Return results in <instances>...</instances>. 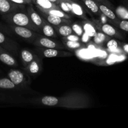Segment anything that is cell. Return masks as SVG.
Listing matches in <instances>:
<instances>
[{
  "label": "cell",
  "mask_w": 128,
  "mask_h": 128,
  "mask_svg": "<svg viewBox=\"0 0 128 128\" xmlns=\"http://www.w3.org/2000/svg\"><path fill=\"white\" fill-rule=\"evenodd\" d=\"M21 58L25 63L29 64L34 60V56L30 51L28 50H22L21 51Z\"/></svg>",
  "instance_id": "cell-20"
},
{
  "label": "cell",
  "mask_w": 128,
  "mask_h": 128,
  "mask_svg": "<svg viewBox=\"0 0 128 128\" xmlns=\"http://www.w3.org/2000/svg\"><path fill=\"white\" fill-rule=\"evenodd\" d=\"M38 44L41 45L42 47L47 48H56L59 47V45L57 44L56 42L52 41L50 39L47 38H41L40 40L38 41Z\"/></svg>",
  "instance_id": "cell-11"
},
{
  "label": "cell",
  "mask_w": 128,
  "mask_h": 128,
  "mask_svg": "<svg viewBox=\"0 0 128 128\" xmlns=\"http://www.w3.org/2000/svg\"><path fill=\"white\" fill-rule=\"evenodd\" d=\"M49 1H51V2H53V3H55V4L58 3V4L59 1H60V0H49Z\"/></svg>",
  "instance_id": "cell-35"
},
{
  "label": "cell",
  "mask_w": 128,
  "mask_h": 128,
  "mask_svg": "<svg viewBox=\"0 0 128 128\" xmlns=\"http://www.w3.org/2000/svg\"><path fill=\"white\" fill-rule=\"evenodd\" d=\"M32 2L36 4L38 8L45 9V10L52 8L60 9V6L56 5L55 3L51 2L49 0H32Z\"/></svg>",
  "instance_id": "cell-9"
},
{
  "label": "cell",
  "mask_w": 128,
  "mask_h": 128,
  "mask_svg": "<svg viewBox=\"0 0 128 128\" xmlns=\"http://www.w3.org/2000/svg\"><path fill=\"white\" fill-rule=\"evenodd\" d=\"M117 14L123 20H128V11L125 8L120 6L116 9Z\"/></svg>",
  "instance_id": "cell-24"
},
{
  "label": "cell",
  "mask_w": 128,
  "mask_h": 128,
  "mask_svg": "<svg viewBox=\"0 0 128 128\" xmlns=\"http://www.w3.org/2000/svg\"><path fill=\"white\" fill-rule=\"evenodd\" d=\"M28 12L30 20L32 21V23L34 24V26L36 27H42V25L44 24L43 21H42L41 16L38 14V12L34 10L32 6H30V8H28Z\"/></svg>",
  "instance_id": "cell-5"
},
{
  "label": "cell",
  "mask_w": 128,
  "mask_h": 128,
  "mask_svg": "<svg viewBox=\"0 0 128 128\" xmlns=\"http://www.w3.org/2000/svg\"><path fill=\"white\" fill-rule=\"evenodd\" d=\"M66 39L68 41H79L80 40V38L79 36H76V35H72V34L69 36H66Z\"/></svg>",
  "instance_id": "cell-31"
},
{
  "label": "cell",
  "mask_w": 128,
  "mask_h": 128,
  "mask_svg": "<svg viewBox=\"0 0 128 128\" xmlns=\"http://www.w3.org/2000/svg\"><path fill=\"white\" fill-rule=\"evenodd\" d=\"M9 79L15 85H19L22 83L24 81V75L22 72L18 70H11L8 73Z\"/></svg>",
  "instance_id": "cell-6"
},
{
  "label": "cell",
  "mask_w": 128,
  "mask_h": 128,
  "mask_svg": "<svg viewBox=\"0 0 128 128\" xmlns=\"http://www.w3.org/2000/svg\"><path fill=\"white\" fill-rule=\"evenodd\" d=\"M40 11L42 12L45 14H52L54 15V16H59V17L62 18L64 19H69L70 18V16L64 12L63 11L61 10L60 9L58 8H52V9H48V10H45V9L39 8Z\"/></svg>",
  "instance_id": "cell-10"
},
{
  "label": "cell",
  "mask_w": 128,
  "mask_h": 128,
  "mask_svg": "<svg viewBox=\"0 0 128 128\" xmlns=\"http://www.w3.org/2000/svg\"><path fill=\"white\" fill-rule=\"evenodd\" d=\"M7 20L11 21L13 24L19 26H23V27H29L31 29H35L36 26H34L32 21L30 20L29 15L23 13L21 12H16L12 14L7 15L5 17Z\"/></svg>",
  "instance_id": "cell-2"
},
{
  "label": "cell",
  "mask_w": 128,
  "mask_h": 128,
  "mask_svg": "<svg viewBox=\"0 0 128 128\" xmlns=\"http://www.w3.org/2000/svg\"><path fill=\"white\" fill-rule=\"evenodd\" d=\"M26 1H29V2H31V1H32V0H26Z\"/></svg>",
  "instance_id": "cell-36"
},
{
  "label": "cell",
  "mask_w": 128,
  "mask_h": 128,
  "mask_svg": "<svg viewBox=\"0 0 128 128\" xmlns=\"http://www.w3.org/2000/svg\"><path fill=\"white\" fill-rule=\"evenodd\" d=\"M8 40L5 35L0 31V46L4 47V49L10 48H11V44L8 43Z\"/></svg>",
  "instance_id": "cell-25"
},
{
  "label": "cell",
  "mask_w": 128,
  "mask_h": 128,
  "mask_svg": "<svg viewBox=\"0 0 128 128\" xmlns=\"http://www.w3.org/2000/svg\"><path fill=\"white\" fill-rule=\"evenodd\" d=\"M11 28L15 32V33L17 34L18 35H19L21 37L23 38H31L34 35L33 32H32L31 30L30 29H28V28L16 26V25L12 26Z\"/></svg>",
  "instance_id": "cell-4"
},
{
  "label": "cell",
  "mask_w": 128,
  "mask_h": 128,
  "mask_svg": "<svg viewBox=\"0 0 128 128\" xmlns=\"http://www.w3.org/2000/svg\"><path fill=\"white\" fill-rule=\"evenodd\" d=\"M45 17L47 20L48 22H50L51 24L54 26H59V25L62 24V23H69L70 21H68V19L62 18L59 17V16H54L52 14H45Z\"/></svg>",
  "instance_id": "cell-7"
},
{
  "label": "cell",
  "mask_w": 128,
  "mask_h": 128,
  "mask_svg": "<svg viewBox=\"0 0 128 128\" xmlns=\"http://www.w3.org/2000/svg\"><path fill=\"white\" fill-rule=\"evenodd\" d=\"M10 1L12 2H14V3L19 4H24L30 2L29 1H26V0H10Z\"/></svg>",
  "instance_id": "cell-32"
},
{
  "label": "cell",
  "mask_w": 128,
  "mask_h": 128,
  "mask_svg": "<svg viewBox=\"0 0 128 128\" xmlns=\"http://www.w3.org/2000/svg\"><path fill=\"white\" fill-rule=\"evenodd\" d=\"M71 28H72V31H73L76 34L78 35L79 36H81L83 34V28H82L80 25L78 24H72V27Z\"/></svg>",
  "instance_id": "cell-26"
},
{
  "label": "cell",
  "mask_w": 128,
  "mask_h": 128,
  "mask_svg": "<svg viewBox=\"0 0 128 128\" xmlns=\"http://www.w3.org/2000/svg\"><path fill=\"white\" fill-rule=\"evenodd\" d=\"M124 51L126 52H127L128 53V44H125L124 46Z\"/></svg>",
  "instance_id": "cell-34"
},
{
  "label": "cell",
  "mask_w": 128,
  "mask_h": 128,
  "mask_svg": "<svg viewBox=\"0 0 128 128\" xmlns=\"http://www.w3.org/2000/svg\"><path fill=\"white\" fill-rule=\"evenodd\" d=\"M106 36L104 32H98L94 36V41L97 44H101L105 41Z\"/></svg>",
  "instance_id": "cell-23"
},
{
  "label": "cell",
  "mask_w": 128,
  "mask_h": 128,
  "mask_svg": "<svg viewBox=\"0 0 128 128\" xmlns=\"http://www.w3.org/2000/svg\"><path fill=\"white\" fill-rule=\"evenodd\" d=\"M65 1L70 7L71 12L79 16L83 17L84 16V12L81 5L78 4L77 2H74L73 1H68V0H65Z\"/></svg>",
  "instance_id": "cell-8"
},
{
  "label": "cell",
  "mask_w": 128,
  "mask_h": 128,
  "mask_svg": "<svg viewBox=\"0 0 128 128\" xmlns=\"http://www.w3.org/2000/svg\"><path fill=\"white\" fill-rule=\"evenodd\" d=\"M120 26L121 29L126 31H128V21L123 20L120 24Z\"/></svg>",
  "instance_id": "cell-30"
},
{
  "label": "cell",
  "mask_w": 128,
  "mask_h": 128,
  "mask_svg": "<svg viewBox=\"0 0 128 128\" xmlns=\"http://www.w3.org/2000/svg\"><path fill=\"white\" fill-rule=\"evenodd\" d=\"M16 87V85L10 80V79L2 78L0 79V88L11 90Z\"/></svg>",
  "instance_id": "cell-15"
},
{
  "label": "cell",
  "mask_w": 128,
  "mask_h": 128,
  "mask_svg": "<svg viewBox=\"0 0 128 128\" xmlns=\"http://www.w3.org/2000/svg\"><path fill=\"white\" fill-rule=\"evenodd\" d=\"M68 1H73V0H68Z\"/></svg>",
  "instance_id": "cell-37"
},
{
  "label": "cell",
  "mask_w": 128,
  "mask_h": 128,
  "mask_svg": "<svg viewBox=\"0 0 128 128\" xmlns=\"http://www.w3.org/2000/svg\"><path fill=\"white\" fill-rule=\"evenodd\" d=\"M58 4H60V8H61L62 9V11L65 12H71V10H70V7L68 6V5L66 3V1L65 0H60L58 2Z\"/></svg>",
  "instance_id": "cell-29"
},
{
  "label": "cell",
  "mask_w": 128,
  "mask_h": 128,
  "mask_svg": "<svg viewBox=\"0 0 128 128\" xmlns=\"http://www.w3.org/2000/svg\"><path fill=\"white\" fill-rule=\"evenodd\" d=\"M98 1H103V0H98Z\"/></svg>",
  "instance_id": "cell-38"
},
{
  "label": "cell",
  "mask_w": 128,
  "mask_h": 128,
  "mask_svg": "<svg viewBox=\"0 0 128 128\" xmlns=\"http://www.w3.org/2000/svg\"><path fill=\"white\" fill-rule=\"evenodd\" d=\"M42 104L48 106H60V107L78 108L85 107L86 100L84 97L78 96H68L64 98H56L54 96H47L42 98Z\"/></svg>",
  "instance_id": "cell-1"
},
{
  "label": "cell",
  "mask_w": 128,
  "mask_h": 128,
  "mask_svg": "<svg viewBox=\"0 0 128 128\" xmlns=\"http://www.w3.org/2000/svg\"><path fill=\"white\" fill-rule=\"evenodd\" d=\"M99 9L100 11L102 12L103 14H104L106 17L108 18L111 19V20H114L116 18V15L114 13L113 11L110 8L106 6L104 4H100L99 6Z\"/></svg>",
  "instance_id": "cell-14"
},
{
  "label": "cell",
  "mask_w": 128,
  "mask_h": 128,
  "mask_svg": "<svg viewBox=\"0 0 128 128\" xmlns=\"http://www.w3.org/2000/svg\"><path fill=\"white\" fill-rule=\"evenodd\" d=\"M66 46L68 48L71 49H76L79 48L81 46V44L78 42V41H68L67 40L66 42H65Z\"/></svg>",
  "instance_id": "cell-28"
},
{
  "label": "cell",
  "mask_w": 128,
  "mask_h": 128,
  "mask_svg": "<svg viewBox=\"0 0 128 128\" xmlns=\"http://www.w3.org/2000/svg\"><path fill=\"white\" fill-rule=\"evenodd\" d=\"M0 61L8 66H12L16 65V61L14 58L1 46H0Z\"/></svg>",
  "instance_id": "cell-3"
},
{
  "label": "cell",
  "mask_w": 128,
  "mask_h": 128,
  "mask_svg": "<svg viewBox=\"0 0 128 128\" xmlns=\"http://www.w3.org/2000/svg\"><path fill=\"white\" fill-rule=\"evenodd\" d=\"M107 47L110 50L112 51H115L118 49V42L116 40H111L108 42Z\"/></svg>",
  "instance_id": "cell-27"
},
{
  "label": "cell",
  "mask_w": 128,
  "mask_h": 128,
  "mask_svg": "<svg viewBox=\"0 0 128 128\" xmlns=\"http://www.w3.org/2000/svg\"><path fill=\"white\" fill-rule=\"evenodd\" d=\"M12 10V4L9 0H0V12L7 14Z\"/></svg>",
  "instance_id": "cell-12"
},
{
  "label": "cell",
  "mask_w": 128,
  "mask_h": 128,
  "mask_svg": "<svg viewBox=\"0 0 128 128\" xmlns=\"http://www.w3.org/2000/svg\"><path fill=\"white\" fill-rule=\"evenodd\" d=\"M101 29L105 34H107L108 36H112L116 34V30H115V29L112 26L108 24H104Z\"/></svg>",
  "instance_id": "cell-19"
},
{
  "label": "cell",
  "mask_w": 128,
  "mask_h": 128,
  "mask_svg": "<svg viewBox=\"0 0 128 128\" xmlns=\"http://www.w3.org/2000/svg\"><path fill=\"white\" fill-rule=\"evenodd\" d=\"M82 41H83V42H86V41H88V40H89V38H90V36H88L86 33H84V34H82Z\"/></svg>",
  "instance_id": "cell-33"
},
{
  "label": "cell",
  "mask_w": 128,
  "mask_h": 128,
  "mask_svg": "<svg viewBox=\"0 0 128 128\" xmlns=\"http://www.w3.org/2000/svg\"><path fill=\"white\" fill-rule=\"evenodd\" d=\"M61 52L53 48H48L43 51L44 56L46 58H53L58 56Z\"/></svg>",
  "instance_id": "cell-21"
},
{
  "label": "cell",
  "mask_w": 128,
  "mask_h": 128,
  "mask_svg": "<svg viewBox=\"0 0 128 128\" xmlns=\"http://www.w3.org/2000/svg\"><path fill=\"white\" fill-rule=\"evenodd\" d=\"M42 31L44 34L47 37H52L56 36L53 28L49 24H44L42 25Z\"/></svg>",
  "instance_id": "cell-18"
},
{
  "label": "cell",
  "mask_w": 128,
  "mask_h": 128,
  "mask_svg": "<svg viewBox=\"0 0 128 128\" xmlns=\"http://www.w3.org/2000/svg\"><path fill=\"white\" fill-rule=\"evenodd\" d=\"M29 70L32 74H36L40 71V65L38 61L36 60H33L29 65Z\"/></svg>",
  "instance_id": "cell-22"
},
{
  "label": "cell",
  "mask_w": 128,
  "mask_h": 128,
  "mask_svg": "<svg viewBox=\"0 0 128 128\" xmlns=\"http://www.w3.org/2000/svg\"><path fill=\"white\" fill-rule=\"evenodd\" d=\"M82 28L84 31V33H86L90 37H94L97 33V31H96L95 28L94 27L93 25L91 24L90 22H85L83 24Z\"/></svg>",
  "instance_id": "cell-13"
},
{
  "label": "cell",
  "mask_w": 128,
  "mask_h": 128,
  "mask_svg": "<svg viewBox=\"0 0 128 128\" xmlns=\"http://www.w3.org/2000/svg\"><path fill=\"white\" fill-rule=\"evenodd\" d=\"M84 2V4L86 5V7L91 11V12H94V13H97L98 12L99 10V6L96 4L93 0H82Z\"/></svg>",
  "instance_id": "cell-17"
},
{
  "label": "cell",
  "mask_w": 128,
  "mask_h": 128,
  "mask_svg": "<svg viewBox=\"0 0 128 128\" xmlns=\"http://www.w3.org/2000/svg\"><path fill=\"white\" fill-rule=\"evenodd\" d=\"M58 31L60 35L66 37L72 34V29L68 25H61L58 28Z\"/></svg>",
  "instance_id": "cell-16"
}]
</instances>
